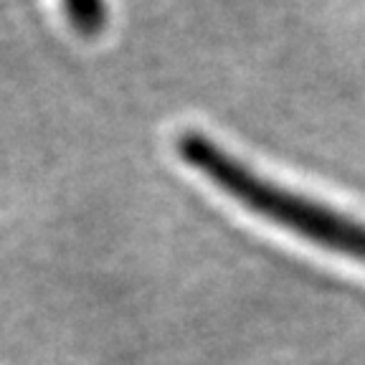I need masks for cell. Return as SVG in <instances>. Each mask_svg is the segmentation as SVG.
<instances>
[{
	"label": "cell",
	"instance_id": "cell-2",
	"mask_svg": "<svg viewBox=\"0 0 365 365\" xmlns=\"http://www.w3.org/2000/svg\"><path fill=\"white\" fill-rule=\"evenodd\" d=\"M61 8L79 36H99L107 29V0H61Z\"/></svg>",
	"mask_w": 365,
	"mask_h": 365
},
{
	"label": "cell",
	"instance_id": "cell-1",
	"mask_svg": "<svg viewBox=\"0 0 365 365\" xmlns=\"http://www.w3.org/2000/svg\"><path fill=\"white\" fill-rule=\"evenodd\" d=\"M175 153L190 170L249 213L365 267V221L259 175L205 132L188 130L178 135Z\"/></svg>",
	"mask_w": 365,
	"mask_h": 365
}]
</instances>
